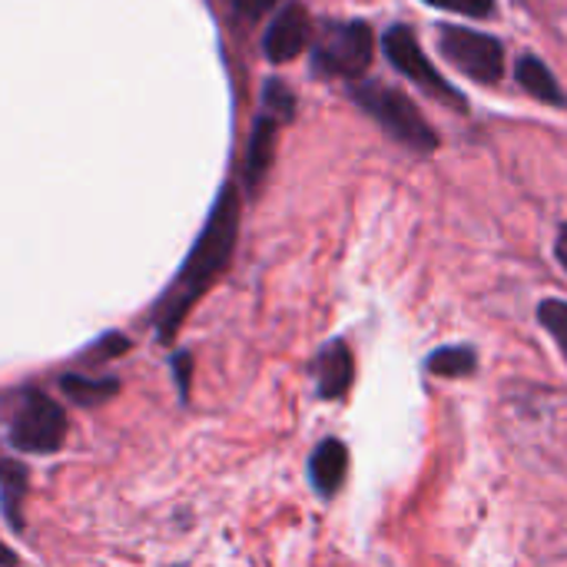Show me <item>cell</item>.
<instances>
[{
	"label": "cell",
	"instance_id": "obj_3",
	"mask_svg": "<svg viewBox=\"0 0 567 567\" xmlns=\"http://www.w3.org/2000/svg\"><path fill=\"white\" fill-rule=\"evenodd\" d=\"M375 60V33L369 20H329L312 43V73L326 80H365Z\"/></svg>",
	"mask_w": 567,
	"mask_h": 567
},
{
	"label": "cell",
	"instance_id": "obj_15",
	"mask_svg": "<svg viewBox=\"0 0 567 567\" xmlns=\"http://www.w3.org/2000/svg\"><path fill=\"white\" fill-rule=\"evenodd\" d=\"M538 322L548 329V336L561 346L567 359V302L565 299H545L538 306Z\"/></svg>",
	"mask_w": 567,
	"mask_h": 567
},
{
	"label": "cell",
	"instance_id": "obj_9",
	"mask_svg": "<svg viewBox=\"0 0 567 567\" xmlns=\"http://www.w3.org/2000/svg\"><path fill=\"white\" fill-rule=\"evenodd\" d=\"M515 83L535 96L538 103H548V106H558V110H567V90L561 86V80L555 76V70L535 56V53H522L515 60Z\"/></svg>",
	"mask_w": 567,
	"mask_h": 567
},
{
	"label": "cell",
	"instance_id": "obj_5",
	"mask_svg": "<svg viewBox=\"0 0 567 567\" xmlns=\"http://www.w3.org/2000/svg\"><path fill=\"white\" fill-rule=\"evenodd\" d=\"M439 53L445 63H452L458 73L482 86H495L505 76V43L485 30L465 27V23H439Z\"/></svg>",
	"mask_w": 567,
	"mask_h": 567
},
{
	"label": "cell",
	"instance_id": "obj_8",
	"mask_svg": "<svg viewBox=\"0 0 567 567\" xmlns=\"http://www.w3.org/2000/svg\"><path fill=\"white\" fill-rule=\"evenodd\" d=\"M279 120L262 113L252 126L249 146H246V163H243V183L249 193L259 189V183L266 179V173L272 169V156H276V140H279Z\"/></svg>",
	"mask_w": 567,
	"mask_h": 567
},
{
	"label": "cell",
	"instance_id": "obj_20",
	"mask_svg": "<svg viewBox=\"0 0 567 567\" xmlns=\"http://www.w3.org/2000/svg\"><path fill=\"white\" fill-rule=\"evenodd\" d=\"M555 256H558L561 269L567 272V226H561V233H558V243H555Z\"/></svg>",
	"mask_w": 567,
	"mask_h": 567
},
{
	"label": "cell",
	"instance_id": "obj_7",
	"mask_svg": "<svg viewBox=\"0 0 567 567\" xmlns=\"http://www.w3.org/2000/svg\"><path fill=\"white\" fill-rule=\"evenodd\" d=\"M309 43H312V17L302 3L292 0L272 17L269 30L262 37V53L269 63H289V60L302 56L309 50Z\"/></svg>",
	"mask_w": 567,
	"mask_h": 567
},
{
	"label": "cell",
	"instance_id": "obj_2",
	"mask_svg": "<svg viewBox=\"0 0 567 567\" xmlns=\"http://www.w3.org/2000/svg\"><path fill=\"white\" fill-rule=\"evenodd\" d=\"M349 96L399 146H405L412 153H422V156H429V153H435L442 146V136L435 133L429 116L399 86L382 83V80H359V83L349 86Z\"/></svg>",
	"mask_w": 567,
	"mask_h": 567
},
{
	"label": "cell",
	"instance_id": "obj_13",
	"mask_svg": "<svg viewBox=\"0 0 567 567\" xmlns=\"http://www.w3.org/2000/svg\"><path fill=\"white\" fill-rule=\"evenodd\" d=\"M60 385H63V392H66L76 405H86V409H93V405L113 399L116 389H120L113 379H83V375H63Z\"/></svg>",
	"mask_w": 567,
	"mask_h": 567
},
{
	"label": "cell",
	"instance_id": "obj_4",
	"mask_svg": "<svg viewBox=\"0 0 567 567\" xmlns=\"http://www.w3.org/2000/svg\"><path fill=\"white\" fill-rule=\"evenodd\" d=\"M382 50H385V60H389L402 76H409L419 90H425L432 100H439V103H445V106H452V110H458V113H468L465 93H462L452 80H445V76L439 73V66H435L432 56L425 53L419 33H415L409 23H392V27L382 33Z\"/></svg>",
	"mask_w": 567,
	"mask_h": 567
},
{
	"label": "cell",
	"instance_id": "obj_16",
	"mask_svg": "<svg viewBox=\"0 0 567 567\" xmlns=\"http://www.w3.org/2000/svg\"><path fill=\"white\" fill-rule=\"evenodd\" d=\"M429 7H439L445 13H458L468 20H492L498 13V0H422Z\"/></svg>",
	"mask_w": 567,
	"mask_h": 567
},
{
	"label": "cell",
	"instance_id": "obj_18",
	"mask_svg": "<svg viewBox=\"0 0 567 567\" xmlns=\"http://www.w3.org/2000/svg\"><path fill=\"white\" fill-rule=\"evenodd\" d=\"M0 478H3V485H7V508H10V515H13V502H17V495L23 492V472H20L17 465H10L7 458H0Z\"/></svg>",
	"mask_w": 567,
	"mask_h": 567
},
{
	"label": "cell",
	"instance_id": "obj_14",
	"mask_svg": "<svg viewBox=\"0 0 567 567\" xmlns=\"http://www.w3.org/2000/svg\"><path fill=\"white\" fill-rule=\"evenodd\" d=\"M262 103H266V113L276 116L279 123H289L296 116V93L282 80H269L262 86Z\"/></svg>",
	"mask_w": 567,
	"mask_h": 567
},
{
	"label": "cell",
	"instance_id": "obj_1",
	"mask_svg": "<svg viewBox=\"0 0 567 567\" xmlns=\"http://www.w3.org/2000/svg\"><path fill=\"white\" fill-rule=\"evenodd\" d=\"M236 239H239V193H236V186H223L203 233L193 243V252L186 256V262L176 272L166 296L156 302V336L163 342H169L176 336V329L186 319V312L193 309V302L229 266Z\"/></svg>",
	"mask_w": 567,
	"mask_h": 567
},
{
	"label": "cell",
	"instance_id": "obj_21",
	"mask_svg": "<svg viewBox=\"0 0 567 567\" xmlns=\"http://www.w3.org/2000/svg\"><path fill=\"white\" fill-rule=\"evenodd\" d=\"M10 565H17V555L0 542V567H10Z\"/></svg>",
	"mask_w": 567,
	"mask_h": 567
},
{
	"label": "cell",
	"instance_id": "obj_10",
	"mask_svg": "<svg viewBox=\"0 0 567 567\" xmlns=\"http://www.w3.org/2000/svg\"><path fill=\"white\" fill-rule=\"evenodd\" d=\"M355 379V359L346 342H329L316 359V382L322 399H342Z\"/></svg>",
	"mask_w": 567,
	"mask_h": 567
},
{
	"label": "cell",
	"instance_id": "obj_12",
	"mask_svg": "<svg viewBox=\"0 0 567 567\" xmlns=\"http://www.w3.org/2000/svg\"><path fill=\"white\" fill-rule=\"evenodd\" d=\"M425 369L432 375H442V379H465L478 369V355L472 346H445V349H435L429 355Z\"/></svg>",
	"mask_w": 567,
	"mask_h": 567
},
{
	"label": "cell",
	"instance_id": "obj_17",
	"mask_svg": "<svg viewBox=\"0 0 567 567\" xmlns=\"http://www.w3.org/2000/svg\"><path fill=\"white\" fill-rule=\"evenodd\" d=\"M276 3H279V0H233V10H236V17H239L243 23H256V20H262Z\"/></svg>",
	"mask_w": 567,
	"mask_h": 567
},
{
	"label": "cell",
	"instance_id": "obj_11",
	"mask_svg": "<svg viewBox=\"0 0 567 567\" xmlns=\"http://www.w3.org/2000/svg\"><path fill=\"white\" fill-rule=\"evenodd\" d=\"M349 472V449L339 442V439H326L316 452H312V462H309V478H312V488L322 495V498H332L342 485Z\"/></svg>",
	"mask_w": 567,
	"mask_h": 567
},
{
	"label": "cell",
	"instance_id": "obj_19",
	"mask_svg": "<svg viewBox=\"0 0 567 567\" xmlns=\"http://www.w3.org/2000/svg\"><path fill=\"white\" fill-rule=\"evenodd\" d=\"M176 379H179V389L186 395L189 392V355H179L176 359Z\"/></svg>",
	"mask_w": 567,
	"mask_h": 567
},
{
	"label": "cell",
	"instance_id": "obj_6",
	"mask_svg": "<svg viewBox=\"0 0 567 567\" xmlns=\"http://www.w3.org/2000/svg\"><path fill=\"white\" fill-rule=\"evenodd\" d=\"M66 435V412L43 392H27L13 422H10V442L20 452L50 455L63 445Z\"/></svg>",
	"mask_w": 567,
	"mask_h": 567
}]
</instances>
